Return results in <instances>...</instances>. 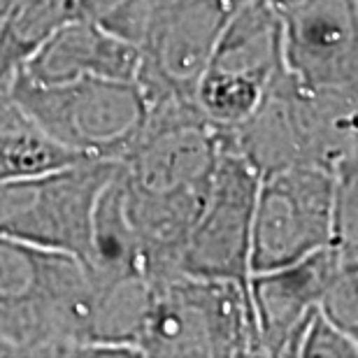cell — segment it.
<instances>
[{"label": "cell", "mask_w": 358, "mask_h": 358, "mask_svg": "<svg viewBox=\"0 0 358 358\" xmlns=\"http://www.w3.org/2000/svg\"><path fill=\"white\" fill-rule=\"evenodd\" d=\"M242 0H154L138 42V82L147 103L193 98L219 33Z\"/></svg>", "instance_id": "8"}, {"label": "cell", "mask_w": 358, "mask_h": 358, "mask_svg": "<svg viewBox=\"0 0 358 358\" xmlns=\"http://www.w3.org/2000/svg\"><path fill=\"white\" fill-rule=\"evenodd\" d=\"M358 89L305 87L279 73L249 119L228 140L261 177L291 166L331 173L358 163Z\"/></svg>", "instance_id": "2"}, {"label": "cell", "mask_w": 358, "mask_h": 358, "mask_svg": "<svg viewBox=\"0 0 358 358\" xmlns=\"http://www.w3.org/2000/svg\"><path fill=\"white\" fill-rule=\"evenodd\" d=\"M77 17V0H14L0 26V82L12 84L24 63Z\"/></svg>", "instance_id": "13"}, {"label": "cell", "mask_w": 358, "mask_h": 358, "mask_svg": "<svg viewBox=\"0 0 358 358\" xmlns=\"http://www.w3.org/2000/svg\"><path fill=\"white\" fill-rule=\"evenodd\" d=\"M114 161H75L0 182V238L59 249L87 261L98 196Z\"/></svg>", "instance_id": "5"}, {"label": "cell", "mask_w": 358, "mask_h": 358, "mask_svg": "<svg viewBox=\"0 0 358 358\" xmlns=\"http://www.w3.org/2000/svg\"><path fill=\"white\" fill-rule=\"evenodd\" d=\"M138 349L152 358L259 356L249 291L184 272L154 279Z\"/></svg>", "instance_id": "4"}, {"label": "cell", "mask_w": 358, "mask_h": 358, "mask_svg": "<svg viewBox=\"0 0 358 358\" xmlns=\"http://www.w3.org/2000/svg\"><path fill=\"white\" fill-rule=\"evenodd\" d=\"M331 245L342 256L358 261V163L335 173Z\"/></svg>", "instance_id": "16"}, {"label": "cell", "mask_w": 358, "mask_h": 358, "mask_svg": "<svg viewBox=\"0 0 358 358\" xmlns=\"http://www.w3.org/2000/svg\"><path fill=\"white\" fill-rule=\"evenodd\" d=\"M205 70L270 87L286 70L277 7L270 0H242L214 42Z\"/></svg>", "instance_id": "12"}, {"label": "cell", "mask_w": 358, "mask_h": 358, "mask_svg": "<svg viewBox=\"0 0 358 358\" xmlns=\"http://www.w3.org/2000/svg\"><path fill=\"white\" fill-rule=\"evenodd\" d=\"M5 356H14V352L5 345V342H0V358H5Z\"/></svg>", "instance_id": "20"}, {"label": "cell", "mask_w": 358, "mask_h": 358, "mask_svg": "<svg viewBox=\"0 0 358 358\" xmlns=\"http://www.w3.org/2000/svg\"><path fill=\"white\" fill-rule=\"evenodd\" d=\"M319 312L331 324L358 338V266H342L335 272L319 300Z\"/></svg>", "instance_id": "17"}, {"label": "cell", "mask_w": 358, "mask_h": 358, "mask_svg": "<svg viewBox=\"0 0 358 358\" xmlns=\"http://www.w3.org/2000/svg\"><path fill=\"white\" fill-rule=\"evenodd\" d=\"M261 175L231 145L224 131L217 168L203 212L177 259V270L193 277L226 279L249 291L254 205Z\"/></svg>", "instance_id": "7"}, {"label": "cell", "mask_w": 358, "mask_h": 358, "mask_svg": "<svg viewBox=\"0 0 358 358\" xmlns=\"http://www.w3.org/2000/svg\"><path fill=\"white\" fill-rule=\"evenodd\" d=\"M75 161L84 159L47 140L33 128L0 131V182L21 175L45 173Z\"/></svg>", "instance_id": "14"}, {"label": "cell", "mask_w": 358, "mask_h": 358, "mask_svg": "<svg viewBox=\"0 0 358 358\" xmlns=\"http://www.w3.org/2000/svg\"><path fill=\"white\" fill-rule=\"evenodd\" d=\"M89 312L84 261L0 238V342L14 356H75L89 342Z\"/></svg>", "instance_id": "1"}, {"label": "cell", "mask_w": 358, "mask_h": 358, "mask_svg": "<svg viewBox=\"0 0 358 358\" xmlns=\"http://www.w3.org/2000/svg\"><path fill=\"white\" fill-rule=\"evenodd\" d=\"M277 12L286 73L305 87L358 89V0H291Z\"/></svg>", "instance_id": "9"}, {"label": "cell", "mask_w": 358, "mask_h": 358, "mask_svg": "<svg viewBox=\"0 0 358 358\" xmlns=\"http://www.w3.org/2000/svg\"><path fill=\"white\" fill-rule=\"evenodd\" d=\"M342 266H358V261L347 259L328 245L291 266L252 275L249 303L254 312L259 356H298L300 338L310 319L319 312V300Z\"/></svg>", "instance_id": "10"}, {"label": "cell", "mask_w": 358, "mask_h": 358, "mask_svg": "<svg viewBox=\"0 0 358 358\" xmlns=\"http://www.w3.org/2000/svg\"><path fill=\"white\" fill-rule=\"evenodd\" d=\"M300 358H356L358 356V338L345 333L342 328L331 324L324 314L317 312L307 324L303 338L298 345ZM296 356V358H298Z\"/></svg>", "instance_id": "18"}, {"label": "cell", "mask_w": 358, "mask_h": 358, "mask_svg": "<svg viewBox=\"0 0 358 358\" xmlns=\"http://www.w3.org/2000/svg\"><path fill=\"white\" fill-rule=\"evenodd\" d=\"M335 173L291 166L261 177L252 224V275L303 261L331 245Z\"/></svg>", "instance_id": "6"}, {"label": "cell", "mask_w": 358, "mask_h": 358, "mask_svg": "<svg viewBox=\"0 0 358 358\" xmlns=\"http://www.w3.org/2000/svg\"><path fill=\"white\" fill-rule=\"evenodd\" d=\"M10 128H28V124L12 100V84L0 82V131H10Z\"/></svg>", "instance_id": "19"}, {"label": "cell", "mask_w": 358, "mask_h": 358, "mask_svg": "<svg viewBox=\"0 0 358 358\" xmlns=\"http://www.w3.org/2000/svg\"><path fill=\"white\" fill-rule=\"evenodd\" d=\"M138 66V45L77 14L24 63L17 75L38 84L73 82L80 77L135 82Z\"/></svg>", "instance_id": "11"}, {"label": "cell", "mask_w": 358, "mask_h": 358, "mask_svg": "<svg viewBox=\"0 0 358 358\" xmlns=\"http://www.w3.org/2000/svg\"><path fill=\"white\" fill-rule=\"evenodd\" d=\"M154 0H77V14L138 45Z\"/></svg>", "instance_id": "15"}, {"label": "cell", "mask_w": 358, "mask_h": 358, "mask_svg": "<svg viewBox=\"0 0 358 358\" xmlns=\"http://www.w3.org/2000/svg\"><path fill=\"white\" fill-rule=\"evenodd\" d=\"M12 100L28 128L82 159L119 163L147 119V98L138 82L80 77L38 84L21 75Z\"/></svg>", "instance_id": "3"}]
</instances>
